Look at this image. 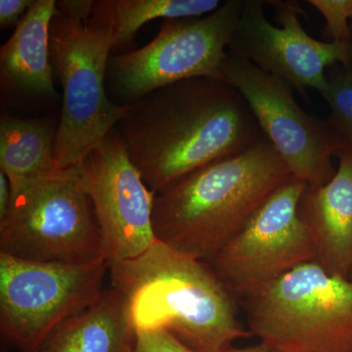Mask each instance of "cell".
Segmentation results:
<instances>
[{
    "instance_id": "obj_6",
    "label": "cell",
    "mask_w": 352,
    "mask_h": 352,
    "mask_svg": "<svg viewBox=\"0 0 352 352\" xmlns=\"http://www.w3.org/2000/svg\"><path fill=\"white\" fill-rule=\"evenodd\" d=\"M250 332L275 352H352V281L315 261L243 300Z\"/></svg>"
},
{
    "instance_id": "obj_14",
    "label": "cell",
    "mask_w": 352,
    "mask_h": 352,
    "mask_svg": "<svg viewBox=\"0 0 352 352\" xmlns=\"http://www.w3.org/2000/svg\"><path fill=\"white\" fill-rule=\"evenodd\" d=\"M332 179L305 190L298 212L314 245L315 263L330 274L349 279L352 270V156L338 153Z\"/></svg>"
},
{
    "instance_id": "obj_1",
    "label": "cell",
    "mask_w": 352,
    "mask_h": 352,
    "mask_svg": "<svg viewBox=\"0 0 352 352\" xmlns=\"http://www.w3.org/2000/svg\"><path fill=\"white\" fill-rule=\"evenodd\" d=\"M116 129L155 194L266 138L244 97L223 78L159 88L131 105Z\"/></svg>"
},
{
    "instance_id": "obj_19",
    "label": "cell",
    "mask_w": 352,
    "mask_h": 352,
    "mask_svg": "<svg viewBox=\"0 0 352 352\" xmlns=\"http://www.w3.org/2000/svg\"><path fill=\"white\" fill-rule=\"evenodd\" d=\"M307 3L322 14L333 43H352V0H308Z\"/></svg>"
},
{
    "instance_id": "obj_15",
    "label": "cell",
    "mask_w": 352,
    "mask_h": 352,
    "mask_svg": "<svg viewBox=\"0 0 352 352\" xmlns=\"http://www.w3.org/2000/svg\"><path fill=\"white\" fill-rule=\"evenodd\" d=\"M135 346L126 300L112 287L62 321L34 352H135Z\"/></svg>"
},
{
    "instance_id": "obj_22",
    "label": "cell",
    "mask_w": 352,
    "mask_h": 352,
    "mask_svg": "<svg viewBox=\"0 0 352 352\" xmlns=\"http://www.w3.org/2000/svg\"><path fill=\"white\" fill-rule=\"evenodd\" d=\"M94 3L92 0H59L56 9L69 19L87 24L94 13Z\"/></svg>"
},
{
    "instance_id": "obj_3",
    "label": "cell",
    "mask_w": 352,
    "mask_h": 352,
    "mask_svg": "<svg viewBox=\"0 0 352 352\" xmlns=\"http://www.w3.org/2000/svg\"><path fill=\"white\" fill-rule=\"evenodd\" d=\"M292 176L265 138L247 151L199 168L156 194V239L210 263Z\"/></svg>"
},
{
    "instance_id": "obj_21",
    "label": "cell",
    "mask_w": 352,
    "mask_h": 352,
    "mask_svg": "<svg viewBox=\"0 0 352 352\" xmlns=\"http://www.w3.org/2000/svg\"><path fill=\"white\" fill-rule=\"evenodd\" d=\"M34 0H0V28H16Z\"/></svg>"
},
{
    "instance_id": "obj_10",
    "label": "cell",
    "mask_w": 352,
    "mask_h": 352,
    "mask_svg": "<svg viewBox=\"0 0 352 352\" xmlns=\"http://www.w3.org/2000/svg\"><path fill=\"white\" fill-rule=\"evenodd\" d=\"M298 1L244 0L227 52L281 78L300 94L307 88L323 94L333 65H352V43H323L300 24Z\"/></svg>"
},
{
    "instance_id": "obj_2",
    "label": "cell",
    "mask_w": 352,
    "mask_h": 352,
    "mask_svg": "<svg viewBox=\"0 0 352 352\" xmlns=\"http://www.w3.org/2000/svg\"><path fill=\"white\" fill-rule=\"evenodd\" d=\"M108 265L136 331L163 329L195 352H226L252 336L237 298L207 263L157 240L138 258Z\"/></svg>"
},
{
    "instance_id": "obj_23",
    "label": "cell",
    "mask_w": 352,
    "mask_h": 352,
    "mask_svg": "<svg viewBox=\"0 0 352 352\" xmlns=\"http://www.w3.org/2000/svg\"><path fill=\"white\" fill-rule=\"evenodd\" d=\"M11 201V186L8 178L0 171V220L6 217Z\"/></svg>"
},
{
    "instance_id": "obj_25",
    "label": "cell",
    "mask_w": 352,
    "mask_h": 352,
    "mask_svg": "<svg viewBox=\"0 0 352 352\" xmlns=\"http://www.w3.org/2000/svg\"><path fill=\"white\" fill-rule=\"evenodd\" d=\"M349 280H351V281H352V270H351V275H349Z\"/></svg>"
},
{
    "instance_id": "obj_24",
    "label": "cell",
    "mask_w": 352,
    "mask_h": 352,
    "mask_svg": "<svg viewBox=\"0 0 352 352\" xmlns=\"http://www.w3.org/2000/svg\"><path fill=\"white\" fill-rule=\"evenodd\" d=\"M226 352H275L271 351L270 349L263 346V344H258L256 346H245V347H231L229 351Z\"/></svg>"
},
{
    "instance_id": "obj_20",
    "label": "cell",
    "mask_w": 352,
    "mask_h": 352,
    "mask_svg": "<svg viewBox=\"0 0 352 352\" xmlns=\"http://www.w3.org/2000/svg\"><path fill=\"white\" fill-rule=\"evenodd\" d=\"M135 352H195L168 331H136Z\"/></svg>"
},
{
    "instance_id": "obj_7",
    "label": "cell",
    "mask_w": 352,
    "mask_h": 352,
    "mask_svg": "<svg viewBox=\"0 0 352 352\" xmlns=\"http://www.w3.org/2000/svg\"><path fill=\"white\" fill-rule=\"evenodd\" d=\"M244 0H227L206 17L164 20L156 38L140 50L113 55L106 71L109 98L138 103L159 88L195 78H222Z\"/></svg>"
},
{
    "instance_id": "obj_18",
    "label": "cell",
    "mask_w": 352,
    "mask_h": 352,
    "mask_svg": "<svg viewBox=\"0 0 352 352\" xmlns=\"http://www.w3.org/2000/svg\"><path fill=\"white\" fill-rule=\"evenodd\" d=\"M327 88L322 94L329 108V129L340 147V152L352 156V65L337 64L327 72Z\"/></svg>"
},
{
    "instance_id": "obj_16",
    "label": "cell",
    "mask_w": 352,
    "mask_h": 352,
    "mask_svg": "<svg viewBox=\"0 0 352 352\" xmlns=\"http://www.w3.org/2000/svg\"><path fill=\"white\" fill-rule=\"evenodd\" d=\"M53 117L22 119L2 113L0 118V171L10 186L53 175L58 131Z\"/></svg>"
},
{
    "instance_id": "obj_8",
    "label": "cell",
    "mask_w": 352,
    "mask_h": 352,
    "mask_svg": "<svg viewBox=\"0 0 352 352\" xmlns=\"http://www.w3.org/2000/svg\"><path fill=\"white\" fill-rule=\"evenodd\" d=\"M107 261L41 263L0 252V332L23 352H34L62 321L103 291Z\"/></svg>"
},
{
    "instance_id": "obj_9",
    "label": "cell",
    "mask_w": 352,
    "mask_h": 352,
    "mask_svg": "<svg viewBox=\"0 0 352 352\" xmlns=\"http://www.w3.org/2000/svg\"><path fill=\"white\" fill-rule=\"evenodd\" d=\"M307 187L292 177L208 263L236 298L244 300L298 265L315 261L314 243L298 212Z\"/></svg>"
},
{
    "instance_id": "obj_26",
    "label": "cell",
    "mask_w": 352,
    "mask_h": 352,
    "mask_svg": "<svg viewBox=\"0 0 352 352\" xmlns=\"http://www.w3.org/2000/svg\"><path fill=\"white\" fill-rule=\"evenodd\" d=\"M351 31H352V20L351 21Z\"/></svg>"
},
{
    "instance_id": "obj_13",
    "label": "cell",
    "mask_w": 352,
    "mask_h": 352,
    "mask_svg": "<svg viewBox=\"0 0 352 352\" xmlns=\"http://www.w3.org/2000/svg\"><path fill=\"white\" fill-rule=\"evenodd\" d=\"M55 10L54 0L34 1L0 48L2 107L57 100L50 50V27Z\"/></svg>"
},
{
    "instance_id": "obj_5",
    "label": "cell",
    "mask_w": 352,
    "mask_h": 352,
    "mask_svg": "<svg viewBox=\"0 0 352 352\" xmlns=\"http://www.w3.org/2000/svg\"><path fill=\"white\" fill-rule=\"evenodd\" d=\"M0 252L41 263L107 261L105 240L80 166L11 186Z\"/></svg>"
},
{
    "instance_id": "obj_12",
    "label": "cell",
    "mask_w": 352,
    "mask_h": 352,
    "mask_svg": "<svg viewBox=\"0 0 352 352\" xmlns=\"http://www.w3.org/2000/svg\"><path fill=\"white\" fill-rule=\"evenodd\" d=\"M105 240L107 263L138 258L156 242L153 206L156 194L132 164L113 129L80 164Z\"/></svg>"
},
{
    "instance_id": "obj_17",
    "label": "cell",
    "mask_w": 352,
    "mask_h": 352,
    "mask_svg": "<svg viewBox=\"0 0 352 352\" xmlns=\"http://www.w3.org/2000/svg\"><path fill=\"white\" fill-rule=\"evenodd\" d=\"M221 4L219 0H99L94 9L110 23L115 50L131 43L150 21L198 18Z\"/></svg>"
},
{
    "instance_id": "obj_11",
    "label": "cell",
    "mask_w": 352,
    "mask_h": 352,
    "mask_svg": "<svg viewBox=\"0 0 352 352\" xmlns=\"http://www.w3.org/2000/svg\"><path fill=\"white\" fill-rule=\"evenodd\" d=\"M222 78L238 90L258 120L261 131L288 166L292 176L317 188L335 175L332 160L340 152L327 120L300 107L291 85L251 62L227 52Z\"/></svg>"
},
{
    "instance_id": "obj_4",
    "label": "cell",
    "mask_w": 352,
    "mask_h": 352,
    "mask_svg": "<svg viewBox=\"0 0 352 352\" xmlns=\"http://www.w3.org/2000/svg\"><path fill=\"white\" fill-rule=\"evenodd\" d=\"M53 74L63 90L56 141L58 170L76 168L126 117L131 106L113 103L106 90V71L113 50L110 23L94 9L88 23L55 10L50 27Z\"/></svg>"
}]
</instances>
